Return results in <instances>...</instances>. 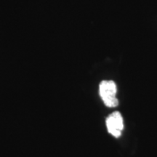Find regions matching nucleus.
I'll list each match as a JSON object with an SVG mask.
<instances>
[{"label":"nucleus","mask_w":157,"mask_h":157,"mask_svg":"<svg viewBox=\"0 0 157 157\" xmlns=\"http://www.w3.org/2000/svg\"><path fill=\"white\" fill-rule=\"evenodd\" d=\"M117 91V85L113 81H103L100 84V95L106 106L114 108L118 105L119 101L116 98Z\"/></svg>","instance_id":"obj_1"},{"label":"nucleus","mask_w":157,"mask_h":157,"mask_svg":"<svg viewBox=\"0 0 157 157\" xmlns=\"http://www.w3.org/2000/svg\"><path fill=\"white\" fill-rule=\"evenodd\" d=\"M108 131L115 137H119L124 129L123 119L120 113L113 112L106 119Z\"/></svg>","instance_id":"obj_2"}]
</instances>
